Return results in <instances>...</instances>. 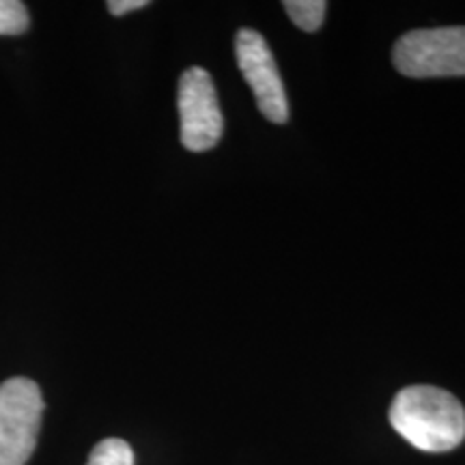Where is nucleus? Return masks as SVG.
Segmentation results:
<instances>
[{
	"instance_id": "obj_9",
	"label": "nucleus",
	"mask_w": 465,
	"mask_h": 465,
	"mask_svg": "<svg viewBox=\"0 0 465 465\" xmlns=\"http://www.w3.org/2000/svg\"><path fill=\"white\" fill-rule=\"evenodd\" d=\"M147 5H149L147 0H110L106 7L113 15H125V14H130V11L144 9Z\"/></svg>"
},
{
	"instance_id": "obj_4",
	"label": "nucleus",
	"mask_w": 465,
	"mask_h": 465,
	"mask_svg": "<svg viewBox=\"0 0 465 465\" xmlns=\"http://www.w3.org/2000/svg\"><path fill=\"white\" fill-rule=\"evenodd\" d=\"M177 108L182 119V143L188 151L203 153L220 143L224 132L223 110L212 75L203 67L185 69L179 78Z\"/></svg>"
},
{
	"instance_id": "obj_8",
	"label": "nucleus",
	"mask_w": 465,
	"mask_h": 465,
	"mask_svg": "<svg viewBox=\"0 0 465 465\" xmlns=\"http://www.w3.org/2000/svg\"><path fill=\"white\" fill-rule=\"evenodd\" d=\"M31 25L26 5L20 0H0V35H22Z\"/></svg>"
},
{
	"instance_id": "obj_3",
	"label": "nucleus",
	"mask_w": 465,
	"mask_h": 465,
	"mask_svg": "<svg viewBox=\"0 0 465 465\" xmlns=\"http://www.w3.org/2000/svg\"><path fill=\"white\" fill-rule=\"evenodd\" d=\"M44 397L26 377L0 383V465H25L37 446Z\"/></svg>"
},
{
	"instance_id": "obj_5",
	"label": "nucleus",
	"mask_w": 465,
	"mask_h": 465,
	"mask_svg": "<svg viewBox=\"0 0 465 465\" xmlns=\"http://www.w3.org/2000/svg\"><path fill=\"white\" fill-rule=\"evenodd\" d=\"M235 54L243 78L254 93L257 106L272 124H287L289 100L270 45L257 31L242 28L235 37Z\"/></svg>"
},
{
	"instance_id": "obj_1",
	"label": "nucleus",
	"mask_w": 465,
	"mask_h": 465,
	"mask_svg": "<svg viewBox=\"0 0 465 465\" xmlns=\"http://www.w3.org/2000/svg\"><path fill=\"white\" fill-rule=\"evenodd\" d=\"M391 424L424 452H449L465 440V410L457 397L435 386L403 388L391 405Z\"/></svg>"
},
{
	"instance_id": "obj_7",
	"label": "nucleus",
	"mask_w": 465,
	"mask_h": 465,
	"mask_svg": "<svg viewBox=\"0 0 465 465\" xmlns=\"http://www.w3.org/2000/svg\"><path fill=\"white\" fill-rule=\"evenodd\" d=\"M86 465H134V452L127 441L108 438L93 449Z\"/></svg>"
},
{
	"instance_id": "obj_6",
	"label": "nucleus",
	"mask_w": 465,
	"mask_h": 465,
	"mask_svg": "<svg viewBox=\"0 0 465 465\" xmlns=\"http://www.w3.org/2000/svg\"><path fill=\"white\" fill-rule=\"evenodd\" d=\"M282 7L287 9L295 26H300L306 33H315L323 25L328 3H323V0H287V3H282Z\"/></svg>"
},
{
	"instance_id": "obj_2",
	"label": "nucleus",
	"mask_w": 465,
	"mask_h": 465,
	"mask_svg": "<svg viewBox=\"0 0 465 465\" xmlns=\"http://www.w3.org/2000/svg\"><path fill=\"white\" fill-rule=\"evenodd\" d=\"M392 61L407 78L465 75V26L407 33L394 44Z\"/></svg>"
}]
</instances>
